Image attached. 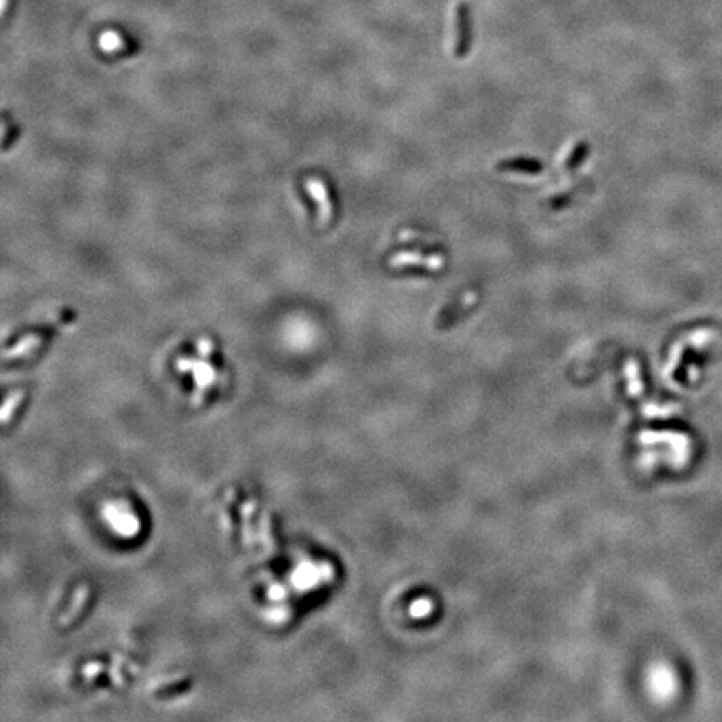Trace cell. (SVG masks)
Segmentation results:
<instances>
[{"label":"cell","mask_w":722,"mask_h":722,"mask_svg":"<svg viewBox=\"0 0 722 722\" xmlns=\"http://www.w3.org/2000/svg\"><path fill=\"white\" fill-rule=\"evenodd\" d=\"M587 152H589V146H587L585 143H580L575 146V148L572 149V152L567 156V163H565L567 171H572V169L577 168V166L583 161V157L587 156Z\"/></svg>","instance_id":"cell-6"},{"label":"cell","mask_w":722,"mask_h":722,"mask_svg":"<svg viewBox=\"0 0 722 722\" xmlns=\"http://www.w3.org/2000/svg\"><path fill=\"white\" fill-rule=\"evenodd\" d=\"M99 47L104 52L112 54L124 47V41H122V37L116 30H108V32H102L101 37H99Z\"/></svg>","instance_id":"cell-5"},{"label":"cell","mask_w":722,"mask_h":722,"mask_svg":"<svg viewBox=\"0 0 722 722\" xmlns=\"http://www.w3.org/2000/svg\"><path fill=\"white\" fill-rule=\"evenodd\" d=\"M305 186L318 206V226L326 228L333 221V203L330 199V192L325 181L318 179V177H311V179L306 181Z\"/></svg>","instance_id":"cell-1"},{"label":"cell","mask_w":722,"mask_h":722,"mask_svg":"<svg viewBox=\"0 0 722 722\" xmlns=\"http://www.w3.org/2000/svg\"><path fill=\"white\" fill-rule=\"evenodd\" d=\"M477 301V294L475 293H467L463 296V299H460V303H453V305L447 306L448 310L443 311V314H440V318L438 319H445V321H452L453 318H459L461 313H465L467 310H470L473 303Z\"/></svg>","instance_id":"cell-4"},{"label":"cell","mask_w":722,"mask_h":722,"mask_svg":"<svg viewBox=\"0 0 722 722\" xmlns=\"http://www.w3.org/2000/svg\"><path fill=\"white\" fill-rule=\"evenodd\" d=\"M497 169L505 172H523V174L534 176L542 172L543 166L537 159H503L497 166Z\"/></svg>","instance_id":"cell-3"},{"label":"cell","mask_w":722,"mask_h":722,"mask_svg":"<svg viewBox=\"0 0 722 722\" xmlns=\"http://www.w3.org/2000/svg\"><path fill=\"white\" fill-rule=\"evenodd\" d=\"M41 343V338L37 337H29V338H23L21 343H19L17 346H15V350H12V354L14 357H19V354H23L27 353V351H30L32 348H35V346Z\"/></svg>","instance_id":"cell-7"},{"label":"cell","mask_w":722,"mask_h":722,"mask_svg":"<svg viewBox=\"0 0 722 722\" xmlns=\"http://www.w3.org/2000/svg\"><path fill=\"white\" fill-rule=\"evenodd\" d=\"M423 263L428 270H440L443 268L445 259L441 256H423L421 252H398L390 259L392 266H412V264Z\"/></svg>","instance_id":"cell-2"}]
</instances>
